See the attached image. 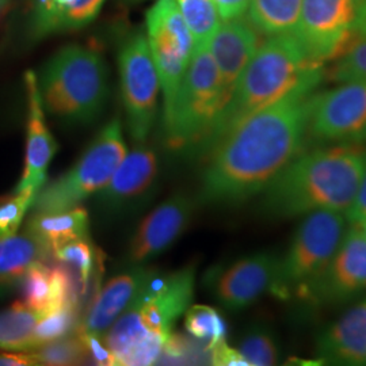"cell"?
<instances>
[{"instance_id": "1", "label": "cell", "mask_w": 366, "mask_h": 366, "mask_svg": "<svg viewBox=\"0 0 366 366\" xmlns=\"http://www.w3.org/2000/svg\"><path fill=\"white\" fill-rule=\"evenodd\" d=\"M312 92H297L240 121L208 154L201 196L235 205L262 193L305 148Z\"/></svg>"}, {"instance_id": "2", "label": "cell", "mask_w": 366, "mask_h": 366, "mask_svg": "<svg viewBox=\"0 0 366 366\" xmlns=\"http://www.w3.org/2000/svg\"><path fill=\"white\" fill-rule=\"evenodd\" d=\"M365 157L360 142L301 152L262 192V210L280 219L315 210L346 212L357 196Z\"/></svg>"}, {"instance_id": "3", "label": "cell", "mask_w": 366, "mask_h": 366, "mask_svg": "<svg viewBox=\"0 0 366 366\" xmlns=\"http://www.w3.org/2000/svg\"><path fill=\"white\" fill-rule=\"evenodd\" d=\"M323 66L307 54L296 36H272L264 41L237 80L199 157H208L222 137L249 114L293 92H314L323 78Z\"/></svg>"}, {"instance_id": "4", "label": "cell", "mask_w": 366, "mask_h": 366, "mask_svg": "<svg viewBox=\"0 0 366 366\" xmlns=\"http://www.w3.org/2000/svg\"><path fill=\"white\" fill-rule=\"evenodd\" d=\"M39 89L42 106L53 117L69 125L90 124L109 97L105 60L90 46L66 45L44 66Z\"/></svg>"}, {"instance_id": "5", "label": "cell", "mask_w": 366, "mask_h": 366, "mask_svg": "<svg viewBox=\"0 0 366 366\" xmlns=\"http://www.w3.org/2000/svg\"><path fill=\"white\" fill-rule=\"evenodd\" d=\"M224 106L222 79L209 48L194 46L174 105L164 117L167 145L177 152L199 157Z\"/></svg>"}, {"instance_id": "6", "label": "cell", "mask_w": 366, "mask_h": 366, "mask_svg": "<svg viewBox=\"0 0 366 366\" xmlns=\"http://www.w3.org/2000/svg\"><path fill=\"white\" fill-rule=\"evenodd\" d=\"M125 155L122 128L116 118L95 136L71 170L39 190L33 204L34 209L39 213H60L76 208L105 187Z\"/></svg>"}, {"instance_id": "7", "label": "cell", "mask_w": 366, "mask_h": 366, "mask_svg": "<svg viewBox=\"0 0 366 366\" xmlns=\"http://www.w3.org/2000/svg\"><path fill=\"white\" fill-rule=\"evenodd\" d=\"M346 217L342 212L315 210L295 231L288 252L280 258L272 295L290 300L322 274L345 236Z\"/></svg>"}, {"instance_id": "8", "label": "cell", "mask_w": 366, "mask_h": 366, "mask_svg": "<svg viewBox=\"0 0 366 366\" xmlns=\"http://www.w3.org/2000/svg\"><path fill=\"white\" fill-rule=\"evenodd\" d=\"M147 39L164 95L166 117L194 51V39L175 0H157L149 9Z\"/></svg>"}, {"instance_id": "9", "label": "cell", "mask_w": 366, "mask_h": 366, "mask_svg": "<svg viewBox=\"0 0 366 366\" xmlns=\"http://www.w3.org/2000/svg\"><path fill=\"white\" fill-rule=\"evenodd\" d=\"M118 69L128 128L134 142L143 143L157 113L160 79L145 34L127 39L118 54Z\"/></svg>"}, {"instance_id": "10", "label": "cell", "mask_w": 366, "mask_h": 366, "mask_svg": "<svg viewBox=\"0 0 366 366\" xmlns=\"http://www.w3.org/2000/svg\"><path fill=\"white\" fill-rule=\"evenodd\" d=\"M360 0H302L296 39L320 63L340 60L355 46Z\"/></svg>"}, {"instance_id": "11", "label": "cell", "mask_w": 366, "mask_h": 366, "mask_svg": "<svg viewBox=\"0 0 366 366\" xmlns=\"http://www.w3.org/2000/svg\"><path fill=\"white\" fill-rule=\"evenodd\" d=\"M366 127V80L346 81L331 92L312 95L305 132L310 143L357 142Z\"/></svg>"}, {"instance_id": "12", "label": "cell", "mask_w": 366, "mask_h": 366, "mask_svg": "<svg viewBox=\"0 0 366 366\" xmlns=\"http://www.w3.org/2000/svg\"><path fill=\"white\" fill-rule=\"evenodd\" d=\"M366 293V237L350 228L327 267L296 296L311 307L343 305Z\"/></svg>"}, {"instance_id": "13", "label": "cell", "mask_w": 366, "mask_h": 366, "mask_svg": "<svg viewBox=\"0 0 366 366\" xmlns=\"http://www.w3.org/2000/svg\"><path fill=\"white\" fill-rule=\"evenodd\" d=\"M280 269V257L257 252L228 264L213 266L204 277V285L228 311L249 308L263 295L272 293Z\"/></svg>"}, {"instance_id": "14", "label": "cell", "mask_w": 366, "mask_h": 366, "mask_svg": "<svg viewBox=\"0 0 366 366\" xmlns=\"http://www.w3.org/2000/svg\"><path fill=\"white\" fill-rule=\"evenodd\" d=\"M194 282V266L183 267L170 274H157L148 270L131 304L139 310L145 327L167 340L178 317L190 307Z\"/></svg>"}, {"instance_id": "15", "label": "cell", "mask_w": 366, "mask_h": 366, "mask_svg": "<svg viewBox=\"0 0 366 366\" xmlns=\"http://www.w3.org/2000/svg\"><path fill=\"white\" fill-rule=\"evenodd\" d=\"M159 177L157 154L139 144L127 154L112 179L97 193L101 209L110 214H125L142 208L157 189Z\"/></svg>"}, {"instance_id": "16", "label": "cell", "mask_w": 366, "mask_h": 366, "mask_svg": "<svg viewBox=\"0 0 366 366\" xmlns=\"http://www.w3.org/2000/svg\"><path fill=\"white\" fill-rule=\"evenodd\" d=\"M194 201L178 193L162 202L139 225L129 247V258L134 264L155 259L182 236L192 222Z\"/></svg>"}, {"instance_id": "17", "label": "cell", "mask_w": 366, "mask_h": 366, "mask_svg": "<svg viewBox=\"0 0 366 366\" xmlns=\"http://www.w3.org/2000/svg\"><path fill=\"white\" fill-rule=\"evenodd\" d=\"M25 84L29 104L26 162L16 192H29L37 196L46 179V170L57 151V143L46 127L39 95V79L33 71H27L25 74Z\"/></svg>"}, {"instance_id": "18", "label": "cell", "mask_w": 366, "mask_h": 366, "mask_svg": "<svg viewBox=\"0 0 366 366\" xmlns=\"http://www.w3.org/2000/svg\"><path fill=\"white\" fill-rule=\"evenodd\" d=\"M258 42V31L242 18L222 21L210 39L208 48L220 74L225 105L231 99L240 75L257 52Z\"/></svg>"}, {"instance_id": "19", "label": "cell", "mask_w": 366, "mask_h": 366, "mask_svg": "<svg viewBox=\"0 0 366 366\" xmlns=\"http://www.w3.org/2000/svg\"><path fill=\"white\" fill-rule=\"evenodd\" d=\"M316 352L323 364L366 365V296L320 332Z\"/></svg>"}, {"instance_id": "20", "label": "cell", "mask_w": 366, "mask_h": 366, "mask_svg": "<svg viewBox=\"0 0 366 366\" xmlns=\"http://www.w3.org/2000/svg\"><path fill=\"white\" fill-rule=\"evenodd\" d=\"M147 273L148 269L136 264L106 282L95 295L79 328L84 332L104 335L118 316L131 305Z\"/></svg>"}, {"instance_id": "21", "label": "cell", "mask_w": 366, "mask_h": 366, "mask_svg": "<svg viewBox=\"0 0 366 366\" xmlns=\"http://www.w3.org/2000/svg\"><path fill=\"white\" fill-rule=\"evenodd\" d=\"M105 0H37L33 15V34L42 39L56 33L90 25Z\"/></svg>"}, {"instance_id": "22", "label": "cell", "mask_w": 366, "mask_h": 366, "mask_svg": "<svg viewBox=\"0 0 366 366\" xmlns=\"http://www.w3.org/2000/svg\"><path fill=\"white\" fill-rule=\"evenodd\" d=\"M46 242L27 228L22 234L0 236V287L19 281L36 263H46L52 258Z\"/></svg>"}, {"instance_id": "23", "label": "cell", "mask_w": 366, "mask_h": 366, "mask_svg": "<svg viewBox=\"0 0 366 366\" xmlns=\"http://www.w3.org/2000/svg\"><path fill=\"white\" fill-rule=\"evenodd\" d=\"M33 232L41 236L49 249L53 251L60 246L79 239H89L90 220L84 208L76 207L74 209L60 213H39L30 219L27 224Z\"/></svg>"}, {"instance_id": "24", "label": "cell", "mask_w": 366, "mask_h": 366, "mask_svg": "<svg viewBox=\"0 0 366 366\" xmlns=\"http://www.w3.org/2000/svg\"><path fill=\"white\" fill-rule=\"evenodd\" d=\"M302 0H249V21L257 31L269 37L296 36Z\"/></svg>"}, {"instance_id": "25", "label": "cell", "mask_w": 366, "mask_h": 366, "mask_svg": "<svg viewBox=\"0 0 366 366\" xmlns=\"http://www.w3.org/2000/svg\"><path fill=\"white\" fill-rule=\"evenodd\" d=\"M151 334L152 331L143 325L139 310L131 304L104 334L106 346L114 357V365H125L127 358Z\"/></svg>"}, {"instance_id": "26", "label": "cell", "mask_w": 366, "mask_h": 366, "mask_svg": "<svg viewBox=\"0 0 366 366\" xmlns=\"http://www.w3.org/2000/svg\"><path fill=\"white\" fill-rule=\"evenodd\" d=\"M39 319L41 316L36 311L21 301L0 312V350L30 352Z\"/></svg>"}, {"instance_id": "27", "label": "cell", "mask_w": 366, "mask_h": 366, "mask_svg": "<svg viewBox=\"0 0 366 366\" xmlns=\"http://www.w3.org/2000/svg\"><path fill=\"white\" fill-rule=\"evenodd\" d=\"M189 27L194 46L208 45L222 25V18L213 0H175Z\"/></svg>"}, {"instance_id": "28", "label": "cell", "mask_w": 366, "mask_h": 366, "mask_svg": "<svg viewBox=\"0 0 366 366\" xmlns=\"http://www.w3.org/2000/svg\"><path fill=\"white\" fill-rule=\"evenodd\" d=\"M37 365H78L89 358L79 330L61 340H52L29 352Z\"/></svg>"}, {"instance_id": "29", "label": "cell", "mask_w": 366, "mask_h": 366, "mask_svg": "<svg viewBox=\"0 0 366 366\" xmlns=\"http://www.w3.org/2000/svg\"><path fill=\"white\" fill-rule=\"evenodd\" d=\"M184 328L194 340H202L208 346L227 340V322L222 314L208 305H193L186 310Z\"/></svg>"}, {"instance_id": "30", "label": "cell", "mask_w": 366, "mask_h": 366, "mask_svg": "<svg viewBox=\"0 0 366 366\" xmlns=\"http://www.w3.org/2000/svg\"><path fill=\"white\" fill-rule=\"evenodd\" d=\"M249 366L277 365L280 361V345L269 327L255 325L249 327L239 342V349Z\"/></svg>"}, {"instance_id": "31", "label": "cell", "mask_w": 366, "mask_h": 366, "mask_svg": "<svg viewBox=\"0 0 366 366\" xmlns=\"http://www.w3.org/2000/svg\"><path fill=\"white\" fill-rule=\"evenodd\" d=\"M80 307L69 304L64 308L41 317L33 334V349L52 340H61L80 326ZM30 350V352H31Z\"/></svg>"}, {"instance_id": "32", "label": "cell", "mask_w": 366, "mask_h": 366, "mask_svg": "<svg viewBox=\"0 0 366 366\" xmlns=\"http://www.w3.org/2000/svg\"><path fill=\"white\" fill-rule=\"evenodd\" d=\"M51 297L52 269L46 263H36L24 275V302L44 317L49 314Z\"/></svg>"}, {"instance_id": "33", "label": "cell", "mask_w": 366, "mask_h": 366, "mask_svg": "<svg viewBox=\"0 0 366 366\" xmlns=\"http://www.w3.org/2000/svg\"><path fill=\"white\" fill-rule=\"evenodd\" d=\"M53 258L72 266L78 273L79 284L81 293L84 295L90 287V280L95 270V252L92 243L89 239L72 240L53 251Z\"/></svg>"}, {"instance_id": "34", "label": "cell", "mask_w": 366, "mask_h": 366, "mask_svg": "<svg viewBox=\"0 0 366 366\" xmlns=\"http://www.w3.org/2000/svg\"><path fill=\"white\" fill-rule=\"evenodd\" d=\"M36 194L15 192V196L0 201V236L15 235L27 209L34 204Z\"/></svg>"}, {"instance_id": "35", "label": "cell", "mask_w": 366, "mask_h": 366, "mask_svg": "<svg viewBox=\"0 0 366 366\" xmlns=\"http://www.w3.org/2000/svg\"><path fill=\"white\" fill-rule=\"evenodd\" d=\"M330 76L343 83L366 80V39L340 57Z\"/></svg>"}, {"instance_id": "36", "label": "cell", "mask_w": 366, "mask_h": 366, "mask_svg": "<svg viewBox=\"0 0 366 366\" xmlns=\"http://www.w3.org/2000/svg\"><path fill=\"white\" fill-rule=\"evenodd\" d=\"M81 338L86 343L87 353L89 357L94 361L97 365L113 366L114 365V357L110 353V350L106 346L105 340H101L102 335L98 334H92V332H84L80 328H78Z\"/></svg>"}, {"instance_id": "37", "label": "cell", "mask_w": 366, "mask_h": 366, "mask_svg": "<svg viewBox=\"0 0 366 366\" xmlns=\"http://www.w3.org/2000/svg\"><path fill=\"white\" fill-rule=\"evenodd\" d=\"M212 365L219 366H249V361L239 350L228 346L227 340L220 342L210 347Z\"/></svg>"}, {"instance_id": "38", "label": "cell", "mask_w": 366, "mask_h": 366, "mask_svg": "<svg viewBox=\"0 0 366 366\" xmlns=\"http://www.w3.org/2000/svg\"><path fill=\"white\" fill-rule=\"evenodd\" d=\"M366 219V157L365 166L361 183L357 192V196L354 198L353 204L349 209L346 210V220L350 224L364 222Z\"/></svg>"}, {"instance_id": "39", "label": "cell", "mask_w": 366, "mask_h": 366, "mask_svg": "<svg viewBox=\"0 0 366 366\" xmlns=\"http://www.w3.org/2000/svg\"><path fill=\"white\" fill-rule=\"evenodd\" d=\"M222 21L242 18L249 10V0H213Z\"/></svg>"}, {"instance_id": "40", "label": "cell", "mask_w": 366, "mask_h": 366, "mask_svg": "<svg viewBox=\"0 0 366 366\" xmlns=\"http://www.w3.org/2000/svg\"><path fill=\"white\" fill-rule=\"evenodd\" d=\"M37 365L33 355L25 353H0V366H31Z\"/></svg>"}, {"instance_id": "41", "label": "cell", "mask_w": 366, "mask_h": 366, "mask_svg": "<svg viewBox=\"0 0 366 366\" xmlns=\"http://www.w3.org/2000/svg\"><path fill=\"white\" fill-rule=\"evenodd\" d=\"M354 225H355V227L358 228V231L366 237V219L364 222H357V224H354Z\"/></svg>"}, {"instance_id": "42", "label": "cell", "mask_w": 366, "mask_h": 366, "mask_svg": "<svg viewBox=\"0 0 366 366\" xmlns=\"http://www.w3.org/2000/svg\"><path fill=\"white\" fill-rule=\"evenodd\" d=\"M357 142H360V143H364V144H365V143H366V127H365V129H364V131H362V133H361V134H360V137H358V140H357Z\"/></svg>"}, {"instance_id": "43", "label": "cell", "mask_w": 366, "mask_h": 366, "mask_svg": "<svg viewBox=\"0 0 366 366\" xmlns=\"http://www.w3.org/2000/svg\"><path fill=\"white\" fill-rule=\"evenodd\" d=\"M6 1H7V0H0V11H1V9H3V7H4V4H6Z\"/></svg>"}]
</instances>
